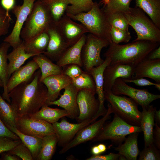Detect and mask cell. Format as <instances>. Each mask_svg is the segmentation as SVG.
Instances as JSON below:
<instances>
[{"instance_id":"cell-1","label":"cell","mask_w":160,"mask_h":160,"mask_svg":"<svg viewBox=\"0 0 160 160\" xmlns=\"http://www.w3.org/2000/svg\"><path fill=\"white\" fill-rule=\"evenodd\" d=\"M41 76L39 70L35 72L31 82L22 83L9 93L10 104L17 116H29L37 112L46 104L47 90L40 81Z\"/></svg>"},{"instance_id":"cell-2","label":"cell","mask_w":160,"mask_h":160,"mask_svg":"<svg viewBox=\"0 0 160 160\" xmlns=\"http://www.w3.org/2000/svg\"><path fill=\"white\" fill-rule=\"evenodd\" d=\"M160 42L139 40L121 45L112 42L103 55L110 59V64L128 65L135 68L159 46Z\"/></svg>"},{"instance_id":"cell-3","label":"cell","mask_w":160,"mask_h":160,"mask_svg":"<svg viewBox=\"0 0 160 160\" xmlns=\"http://www.w3.org/2000/svg\"><path fill=\"white\" fill-rule=\"evenodd\" d=\"M100 6V3L95 1L91 9L87 12L75 15L65 14L73 20L81 23L89 33L111 43L112 42L110 32L111 27L106 13Z\"/></svg>"},{"instance_id":"cell-4","label":"cell","mask_w":160,"mask_h":160,"mask_svg":"<svg viewBox=\"0 0 160 160\" xmlns=\"http://www.w3.org/2000/svg\"><path fill=\"white\" fill-rule=\"evenodd\" d=\"M54 22L49 9L41 0H37L27 17L20 33L25 41L46 31Z\"/></svg>"},{"instance_id":"cell-5","label":"cell","mask_w":160,"mask_h":160,"mask_svg":"<svg viewBox=\"0 0 160 160\" xmlns=\"http://www.w3.org/2000/svg\"><path fill=\"white\" fill-rule=\"evenodd\" d=\"M129 25L136 33L137 37L133 41L147 40L154 42H160V29L138 7H131L125 13Z\"/></svg>"},{"instance_id":"cell-6","label":"cell","mask_w":160,"mask_h":160,"mask_svg":"<svg viewBox=\"0 0 160 160\" xmlns=\"http://www.w3.org/2000/svg\"><path fill=\"white\" fill-rule=\"evenodd\" d=\"M105 100L110 105L113 113L127 123L140 126L142 113L137 104L132 99L113 94L111 90H104Z\"/></svg>"},{"instance_id":"cell-7","label":"cell","mask_w":160,"mask_h":160,"mask_svg":"<svg viewBox=\"0 0 160 160\" xmlns=\"http://www.w3.org/2000/svg\"><path fill=\"white\" fill-rule=\"evenodd\" d=\"M142 132L140 126L128 124L114 114L111 121L104 125L98 135L92 141L94 142L110 140L119 145L125 140L127 135Z\"/></svg>"},{"instance_id":"cell-8","label":"cell","mask_w":160,"mask_h":160,"mask_svg":"<svg viewBox=\"0 0 160 160\" xmlns=\"http://www.w3.org/2000/svg\"><path fill=\"white\" fill-rule=\"evenodd\" d=\"M110 43L108 41L99 38L91 33L86 35L81 53L82 67L84 71L89 72L92 68L103 62L104 60L100 56L101 51Z\"/></svg>"},{"instance_id":"cell-9","label":"cell","mask_w":160,"mask_h":160,"mask_svg":"<svg viewBox=\"0 0 160 160\" xmlns=\"http://www.w3.org/2000/svg\"><path fill=\"white\" fill-rule=\"evenodd\" d=\"M107 106V111L105 115L98 121H95L80 130L70 142L63 147L59 153H64L70 149L87 141L92 140L95 138L101 130L106 121L110 119L111 114L113 113L108 102Z\"/></svg>"},{"instance_id":"cell-10","label":"cell","mask_w":160,"mask_h":160,"mask_svg":"<svg viewBox=\"0 0 160 160\" xmlns=\"http://www.w3.org/2000/svg\"><path fill=\"white\" fill-rule=\"evenodd\" d=\"M23 0L22 5H15L11 10L16 18L15 23L11 33L3 40L9 44L13 49L19 46L23 41L20 38L21 31L37 0Z\"/></svg>"},{"instance_id":"cell-11","label":"cell","mask_w":160,"mask_h":160,"mask_svg":"<svg viewBox=\"0 0 160 160\" xmlns=\"http://www.w3.org/2000/svg\"><path fill=\"white\" fill-rule=\"evenodd\" d=\"M111 91L115 95L129 97L142 107L148 106L153 101L160 98L159 95L152 94L147 89H137L128 85L121 78L116 79Z\"/></svg>"},{"instance_id":"cell-12","label":"cell","mask_w":160,"mask_h":160,"mask_svg":"<svg viewBox=\"0 0 160 160\" xmlns=\"http://www.w3.org/2000/svg\"><path fill=\"white\" fill-rule=\"evenodd\" d=\"M15 126L23 134L41 138L55 133L52 124L42 120L31 119L27 116H17L15 120Z\"/></svg>"},{"instance_id":"cell-13","label":"cell","mask_w":160,"mask_h":160,"mask_svg":"<svg viewBox=\"0 0 160 160\" xmlns=\"http://www.w3.org/2000/svg\"><path fill=\"white\" fill-rule=\"evenodd\" d=\"M95 94L86 89L78 91L77 102L79 113L76 119L78 123L87 120L93 119L99 107V101L98 98L97 99L95 98Z\"/></svg>"},{"instance_id":"cell-14","label":"cell","mask_w":160,"mask_h":160,"mask_svg":"<svg viewBox=\"0 0 160 160\" xmlns=\"http://www.w3.org/2000/svg\"><path fill=\"white\" fill-rule=\"evenodd\" d=\"M47 31L49 40L47 49L43 54L51 60L57 62L70 46L55 22L50 25Z\"/></svg>"},{"instance_id":"cell-15","label":"cell","mask_w":160,"mask_h":160,"mask_svg":"<svg viewBox=\"0 0 160 160\" xmlns=\"http://www.w3.org/2000/svg\"><path fill=\"white\" fill-rule=\"evenodd\" d=\"M55 23L70 47L76 43L86 33H89L82 24L74 21L66 14Z\"/></svg>"},{"instance_id":"cell-16","label":"cell","mask_w":160,"mask_h":160,"mask_svg":"<svg viewBox=\"0 0 160 160\" xmlns=\"http://www.w3.org/2000/svg\"><path fill=\"white\" fill-rule=\"evenodd\" d=\"M95 121L94 119H91L74 124L70 123L63 118L60 122L57 121L52 124L58 137V145L63 147L73 138L80 130Z\"/></svg>"},{"instance_id":"cell-17","label":"cell","mask_w":160,"mask_h":160,"mask_svg":"<svg viewBox=\"0 0 160 160\" xmlns=\"http://www.w3.org/2000/svg\"><path fill=\"white\" fill-rule=\"evenodd\" d=\"M63 94L58 100L49 102L46 104L48 106L58 105L63 108L68 114V117L74 119L79 116V109L77 102L78 90L71 84L64 89Z\"/></svg>"},{"instance_id":"cell-18","label":"cell","mask_w":160,"mask_h":160,"mask_svg":"<svg viewBox=\"0 0 160 160\" xmlns=\"http://www.w3.org/2000/svg\"><path fill=\"white\" fill-rule=\"evenodd\" d=\"M134 67L128 65L118 63L109 64L103 72L104 90H111L118 78H132L134 74Z\"/></svg>"},{"instance_id":"cell-19","label":"cell","mask_w":160,"mask_h":160,"mask_svg":"<svg viewBox=\"0 0 160 160\" xmlns=\"http://www.w3.org/2000/svg\"><path fill=\"white\" fill-rule=\"evenodd\" d=\"M110 62V59L106 57L101 64L93 67L89 72L94 79L96 87V93L98 95V99L99 102L98 110L93 118L95 120L99 117L105 115L107 111V109L105 108L104 105L105 99L103 89V72Z\"/></svg>"},{"instance_id":"cell-20","label":"cell","mask_w":160,"mask_h":160,"mask_svg":"<svg viewBox=\"0 0 160 160\" xmlns=\"http://www.w3.org/2000/svg\"><path fill=\"white\" fill-rule=\"evenodd\" d=\"M39 68L37 64L33 59L15 71L8 81L7 87L8 93L20 84L31 82L36 71Z\"/></svg>"},{"instance_id":"cell-21","label":"cell","mask_w":160,"mask_h":160,"mask_svg":"<svg viewBox=\"0 0 160 160\" xmlns=\"http://www.w3.org/2000/svg\"><path fill=\"white\" fill-rule=\"evenodd\" d=\"M42 82L47 89V99L46 104L56 100L60 91L72 83V79L62 73L49 76L44 79Z\"/></svg>"},{"instance_id":"cell-22","label":"cell","mask_w":160,"mask_h":160,"mask_svg":"<svg viewBox=\"0 0 160 160\" xmlns=\"http://www.w3.org/2000/svg\"><path fill=\"white\" fill-rule=\"evenodd\" d=\"M134 72L132 79L148 77L153 79L156 83H160V59L145 58L134 68Z\"/></svg>"},{"instance_id":"cell-23","label":"cell","mask_w":160,"mask_h":160,"mask_svg":"<svg viewBox=\"0 0 160 160\" xmlns=\"http://www.w3.org/2000/svg\"><path fill=\"white\" fill-rule=\"evenodd\" d=\"M142 107L140 127L143 133L145 147H146L153 143V128L155 124L154 117L156 109L153 105Z\"/></svg>"},{"instance_id":"cell-24","label":"cell","mask_w":160,"mask_h":160,"mask_svg":"<svg viewBox=\"0 0 160 160\" xmlns=\"http://www.w3.org/2000/svg\"><path fill=\"white\" fill-rule=\"evenodd\" d=\"M86 36L84 34L76 43L68 48L57 61L56 64L62 68L70 64H76L82 67L81 51Z\"/></svg>"},{"instance_id":"cell-25","label":"cell","mask_w":160,"mask_h":160,"mask_svg":"<svg viewBox=\"0 0 160 160\" xmlns=\"http://www.w3.org/2000/svg\"><path fill=\"white\" fill-rule=\"evenodd\" d=\"M36 55L35 54L26 53L25 50L24 42L8 54L9 61L8 66V76L9 79L12 73L24 63L29 58Z\"/></svg>"},{"instance_id":"cell-26","label":"cell","mask_w":160,"mask_h":160,"mask_svg":"<svg viewBox=\"0 0 160 160\" xmlns=\"http://www.w3.org/2000/svg\"><path fill=\"white\" fill-rule=\"evenodd\" d=\"M139 133L135 132L129 135L123 144L114 147L119 153L124 156L127 160H136L139 153L138 145Z\"/></svg>"},{"instance_id":"cell-27","label":"cell","mask_w":160,"mask_h":160,"mask_svg":"<svg viewBox=\"0 0 160 160\" xmlns=\"http://www.w3.org/2000/svg\"><path fill=\"white\" fill-rule=\"evenodd\" d=\"M46 104L43 105L37 112L28 116L30 119L40 120L52 124L58 121L64 116H68L67 111L64 109L52 108Z\"/></svg>"},{"instance_id":"cell-28","label":"cell","mask_w":160,"mask_h":160,"mask_svg":"<svg viewBox=\"0 0 160 160\" xmlns=\"http://www.w3.org/2000/svg\"><path fill=\"white\" fill-rule=\"evenodd\" d=\"M33 60L37 64L41 72L40 79L41 81L49 76L63 73L62 67L52 63L51 60L43 54L34 56Z\"/></svg>"},{"instance_id":"cell-29","label":"cell","mask_w":160,"mask_h":160,"mask_svg":"<svg viewBox=\"0 0 160 160\" xmlns=\"http://www.w3.org/2000/svg\"><path fill=\"white\" fill-rule=\"evenodd\" d=\"M49 40L46 31L36 35L30 40L24 41L25 52L36 55L43 54L47 49Z\"/></svg>"},{"instance_id":"cell-30","label":"cell","mask_w":160,"mask_h":160,"mask_svg":"<svg viewBox=\"0 0 160 160\" xmlns=\"http://www.w3.org/2000/svg\"><path fill=\"white\" fill-rule=\"evenodd\" d=\"M10 45L8 43L3 42L0 45V78L3 84L2 97L10 103L11 100L7 90V84L9 78L8 76L7 63V52Z\"/></svg>"},{"instance_id":"cell-31","label":"cell","mask_w":160,"mask_h":160,"mask_svg":"<svg viewBox=\"0 0 160 160\" xmlns=\"http://www.w3.org/2000/svg\"><path fill=\"white\" fill-rule=\"evenodd\" d=\"M135 7L142 9L160 29V0H135Z\"/></svg>"},{"instance_id":"cell-32","label":"cell","mask_w":160,"mask_h":160,"mask_svg":"<svg viewBox=\"0 0 160 160\" xmlns=\"http://www.w3.org/2000/svg\"><path fill=\"white\" fill-rule=\"evenodd\" d=\"M6 127L19 137L22 143L31 151L33 160H36L41 148L42 138L23 134L14 127Z\"/></svg>"},{"instance_id":"cell-33","label":"cell","mask_w":160,"mask_h":160,"mask_svg":"<svg viewBox=\"0 0 160 160\" xmlns=\"http://www.w3.org/2000/svg\"><path fill=\"white\" fill-rule=\"evenodd\" d=\"M58 141V137L56 133L42 137L41 148L36 160H51L55 152Z\"/></svg>"},{"instance_id":"cell-34","label":"cell","mask_w":160,"mask_h":160,"mask_svg":"<svg viewBox=\"0 0 160 160\" xmlns=\"http://www.w3.org/2000/svg\"><path fill=\"white\" fill-rule=\"evenodd\" d=\"M17 117L10 103L7 102L0 94V118L6 127H15V120Z\"/></svg>"},{"instance_id":"cell-35","label":"cell","mask_w":160,"mask_h":160,"mask_svg":"<svg viewBox=\"0 0 160 160\" xmlns=\"http://www.w3.org/2000/svg\"><path fill=\"white\" fill-rule=\"evenodd\" d=\"M48 7L54 22H57L65 14L69 5L68 0H41Z\"/></svg>"},{"instance_id":"cell-36","label":"cell","mask_w":160,"mask_h":160,"mask_svg":"<svg viewBox=\"0 0 160 160\" xmlns=\"http://www.w3.org/2000/svg\"><path fill=\"white\" fill-rule=\"evenodd\" d=\"M71 79L72 84L78 91L84 89L96 93L94 79L89 72L84 71L81 74Z\"/></svg>"},{"instance_id":"cell-37","label":"cell","mask_w":160,"mask_h":160,"mask_svg":"<svg viewBox=\"0 0 160 160\" xmlns=\"http://www.w3.org/2000/svg\"><path fill=\"white\" fill-rule=\"evenodd\" d=\"M69 4L66 9V14L75 15L87 12L92 7L94 2L92 0H68Z\"/></svg>"},{"instance_id":"cell-38","label":"cell","mask_w":160,"mask_h":160,"mask_svg":"<svg viewBox=\"0 0 160 160\" xmlns=\"http://www.w3.org/2000/svg\"><path fill=\"white\" fill-rule=\"evenodd\" d=\"M105 13L111 27L123 30H129V25L124 13L119 12Z\"/></svg>"},{"instance_id":"cell-39","label":"cell","mask_w":160,"mask_h":160,"mask_svg":"<svg viewBox=\"0 0 160 160\" xmlns=\"http://www.w3.org/2000/svg\"><path fill=\"white\" fill-rule=\"evenodd\" d=\"M132 0H109L108 3L103 9L106 13L119 12H128L130 9V5Z\"/></svg>"},{"instance_id":"cell-40","label":"cell","mask_w":160,"mask_h":160,"mask_svg":"<svg viewBox=\"0 0 160 160\" xmlns=\"http://www.w3.org/2000/svg\"><path fill=\"white\" fill-rule=\"evenodd\" d=\"M110 33L112 42L116 44L128 42L131 38L129 30H123L111 27Z\"/></svg>"},{"instance_id":"cell-41","label":"cell","mask_w":160,"mask_h":160,"mask_svg":"<svg viewBox=\"0 0 160 160\" xmlns=\"http://www.w3.org/2000/svg\"><path fill=\"white\" fill-rule=\"evenodd\" d=\"M139 160H159L160 150L158 149L153 143L144 147L139 154Z\"/></svg>"},{"instance_id":"cell-42","label":"cell","mask_w":160,"mask_h":160,"mask_svg":"<svg viewBox=\"0 0 160 160\" xmlns=\"http://www.w3.org/2000/svg\"><path fill=\"white\" fill-rule=\"evenodd\" d=\"M7 152L12 155L17 156L23 160H33L31 151L22 142Z\"/></svg>"},{"instance_id":"cell-43","label":"cell","mask_w":160,"mask_h":160,"mask_svg":"<svg viewBox=\"0 0 160 160\" xmlns=\"http://www.w3.org/2000/svg\"><path fill=\"white\" fill-rule=\"evenodd\" d=\"M21 142L20 139L0 136V154L11 150Z\"/></svg>"},{"instance_id":"cell-44","label":"cell","mask_w":160,"mask_h":160,"mask_svg":"<svg viewBox=\"0 0 160 160\" xmlns=\"http://www.w3.org/2000/svg\"><path fill=\"white\" fill-rule=\"evenodd\" d=\"M63 67L65 68L63 69V74L71 79L77 77L84 71L81 69V67L76 64H70Z\"/></svg>"},{"instance_id":"cell-45","label":"cell","mask_w":160,"mask_h":160,"mask_svg":"<svg viewBox=\"0 0 160 160\" xmlns=\"http://www.w3.org/2000/svg\"><path fill=\"white\" fill-rule=\"evenodd\" d=\"M125 83H133L135 85L140 86H147L153 85L158 89L160 90V83H154L144 79L143 78L137 79H122Z\"/></svg>"},{"instance_id":"cell-46","label":"cell","mask_w":160,"mask_h":160,"mask_svg":"<svg viewBox=\"0 0 160 160\" xmlns=\"http://www.w3.org/2000/svg\"><path fill=\"white\" fill-rule=\"evenodd\" d=\"M11 20L10 15H8L6 14L0 15V37L8 33Z\"/></svg>"},{"instance_id":"cell-47","label":"cell","mask_w":160,"mask_h":160,"mask_svg":"<svg viewBox=\"0 0 160 160\" xmlns=\"http://www.w3.org/2000/svg\"><path fill=\"white\" fill-rule=\"evenodd\" d=\"M120 154L110 153L105 155H92L86 159L87 160H119Z\"/></svg>"},{"instance_id":"cell-48","label":"cell","mask_w":160,"mask_h":160,"mask_svg":"<svg viewBox=\"0 0 160 160\" xmlns=\"http://www.w3.org/2000/svg\"><path fill=\"white\" fill-rule=\"evenodd\" d=\"M0 136L7 137L14 139H19V137L10 130L4 125L0 118Z\"/></svg>"},{"instance_id":"cell-49","label":"cell","mask_w":160,"mask_h":160,"mask_svg":"<svg viewBox=\"0 0 160 160\" xmlns=\"http://www.w3.org/2000/svg\"><path fill=\"white\" fill-rule=\"evenodd\" d=\"M153 132V143L156 148L160 150V126L156 123Z\"/></svg>"},{"instance_id":"cell-50","label":"cell","mask_w":160,"mask_h":160,"mask_svg":"<svg viewBox=\"0 0 160 160\" xmlns=\"http://www.w3.org/2000/svg\"><path fill=\"white\" fill-rule=\"evenodd\" d=\"M15 0H1V5L6 11V14L10 15L9 11L15 5Z\"/></svg>"},{"instance_id":"cell-51","label":"cell","mask_w":160,"mask_h":160,"mask_svg":"<svg viewBox=\"0 0 160 160\" xmlns=\"http://www.w3.org/2000/svg\"><path fill=\"white\" fill-rule=\"evenodd\" d=\"M107 149L106 145L104 144L101 143L93 146L91 151L93 155H97L105 152Z\"/></svg>"},{"instance_id":"cell-52","label":"cell","mask_w":160,"mask_h":160,"mask_svg":"<svg viewBox=\"0 0 160 160\" xmlns=\"http://www.w3.org/2000/svg\"><path fill=\"white\" fill-rule=\"evenodd\" d=\"M146 58L151 60L160 59V46L149 53Z\"/></svg>"},{"instance_id":"cell-53","label":"cell","mask_w":160,"mask_h":160,"mask_svg":"<svg viewBox=\"0 0 160 160\" xmlns=\"http://www.w3.org/2000/svg\"><path fill=\"white\" fill-rule=\"evenodd\" d=\"M1 159L4 160H20L21 159L18 156L10 154L8 152L2 155Z\"/></svg>"},{"instance_id":"cell-54","label":"cell","mask_w":160,"mask_h":160,"mask_svg":"<svg viewBox=\"0 0 160 160\" xmlns=\"http://www.w3.org/2000/svg\"><path fill=\"white\" fill-rule=\"evenodd\" d=\"M154 121L159 126H160V110H156L154 117Z\"/></svg>"},{"instance_id":"cell-55","label":"cell","mask_w":160,"mask_h":160,"mask_svg":"<svg viewBox=\"0 0 160 160\" xmlns=\"http://www.w3.org/2000/svg\"><path fill=\"white\" fill-rule=\"evenodd\" d=\"M6 14V11L4 9L0 4V15H5Z\"/></svg>"},{"instance_id":"cell-56","label":"cell","mask_w":160,"mask_h":160,"mask_svg":"<svg viewBox=\"0 0 160 160\" xmlns=\"http://www.w3.org/2000/svg\"><path fill=\"white\" fill-rule=\"evenodd\" d=\"M109 0H102L100 4L104 5V6L107 5L109 2Z\"/></svg>"},{"instance_id":"cell-57","label":"cell","mask_w":160,"mask_h":160,"mask_svg":"<svg viewBox=\"0 0 160 160\" xmlns=\"http://www.w3.org/2000/svg\"><path fill=\"white\" fill-rule=\"evenodd\" d=\"M119 160H127L126 158L123 155L121 154H120V155L119 158Z\"/></svg>"},{"instance_id":"cell-58","label":"cell","mask_w":160,"mask_h":160,"mask_svg":"<svg viewBox=\"0 0 160 160\" xmlns=\"http://www.w3.org/2000/svg\"><path fill=\"white\" fill-rule=\"evenodd\" d=\"M3 87V84L2 82V81L0 78V87Z\"/></svg>"}]
</instances>
